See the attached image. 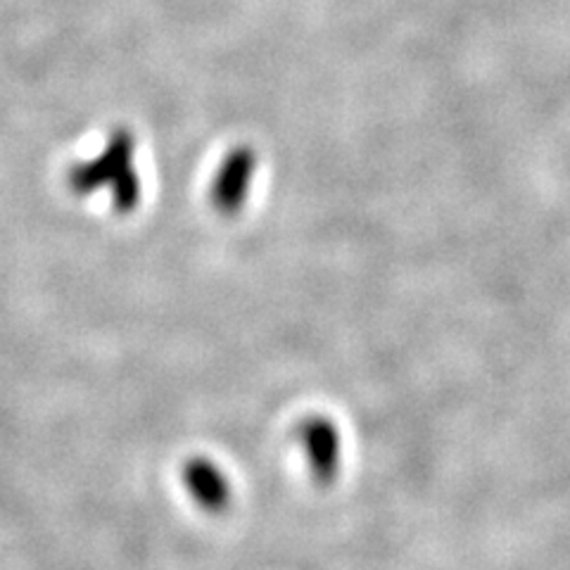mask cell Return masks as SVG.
I'll return each mask as SVG.
<instances>
[{"label": "cell", "mask_w": 570, "mask_h": 570, "mask_svg": "<svg viewBox=\"0 0 570 570\" xmlns=\"http://www.w3.org/2000/svg\"><path fill=\"white\" fill-rule=\"evenodd\" d=\"M69 190L79 198L96 193L110 195L117 214H131L140 203V176L136 169V136L129 129H115L98 155L75 165L67 174Z\"/></svg>", "instance_id": "obj_1"}, {"label": "cell", "mask_w": 570, "mask_h": 570, "mask_svg": "<svg viewBox=\"0 0 570 570\" xmlns=\"http://www.w3.org/2000/svg\"><path fill=\"white\" fill-rule=\"evenodd\" d=\"M295 435L314 483L318 488L333 485L343 466V438L337 425L328 416L312 414L299 421Z\"/></svg>", "instance_id": "obj_2"}, {"label": "cell", "mask_w": 570, "mask_h": 570, "mask_svg": "<svg viewBox=\"0 0 570 570\" xmlns=\"http://www.w3.org/2000/svg\"><path fill=\"white\" fill-rule=\"evenodd\" d=\"M257 169V155L253 148L238 146L230 150L214 176L212 184V203L224 217H236L245 205L253 176Z\"/></svg>", "instance_id": "obj_3"}, {"label": "cell", "mask_w": 570, "mask_h": 570, "mask_svg": "<svg viewBox=\"0 0 570 570\" xmlns=\"http://www.w3.org/2000/svg\"><path fill=\"white\" fill-rule=\"evenodd\" d=\"M181 483L193 502L207 513H224L234 499V488L219 463L203 454L184 463Z\"/></svg>", "instance_id": "obj_4"}]
</instances>
